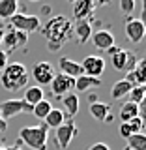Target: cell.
<instances>
[{
    "label": "cell",
    "instance_id": "6da1fadb",
    "mask_svg": "<svg viewBox=\"0 0 146 150\" xmlns=\"http://www.w3.org/2000/svg\"><path fill=\"white\" fill-rule=\"evenodd\" d=\"M39 32L47 40V49L54 53L73 38V23L66 15H54L45 23L43 28H39Z\"/></svg>",
    "mask_w": 146,
    "mask_h": 150
},
{
    "label": "cell",
    "instance_id": "7a4b0ae2",
    "mask_svg": "<svg viewBox=\"0 0 146 150\" xmlns=\"http://www.w3.org/2000/svg\"><path fill=\"white\" fill-rule=\"evenodd\" d=\"M28 69L19 62H8V66L2 69L0 73V84L6 90L13 92V90H23L28 84Z\"/></svg>",
    "mask_w": 146,
    "mask_h": 150
},
{
    "label": "cell",
    "instance_id": "3957f363",
    "mask_svg": "<svg viewBox=\"0 0 146 150\" xmlns=\"http://www.w3.org/2000/svg\"><path fill=\"white\" fill-rule=\"evenodd\" d=\"M47 137H49V128L45 124L26 126L19 131V141L34 150H47Z\"/></svg>",
    "mask_w": 146,
    "mask_h": 150
},
{
    "label": "cell",
    "instance_id": "277c9868",
    "mask_svg": "<svg viewBox=\"0 0 146 150\" xmlns=\"http://www.w3.org/2000/svg\"><path fill=\"white\" fill-rule=\"evenodd\" d=\"M32 109L34 107L25 100H4L0 103V118L8 122L9 118L21 115V112H32Z\"/></svg>",
    "mask_w": 146,
    "mask_h": 150
},
{
    "label": "cell",
    "instance_id": "5b68a950",
    "mask_svg": "<svg viewBox=\"0 0 146 150\" xmlns=\"http://www.w3.org/2000/svg\"><path fill=\"white\" fill-rule=\"evenodd\" d=\"M54 131H56V137H54L56 144L60 146V150H66L71 144V141H73L75 135H77L79 129H77V124H75L71 118H66Z\"/></svg>",
    "mask_w": 146,
    "mask_h": 150
},
{
    "label": "cell",
    "instance_id": "8992f818",
    "mask_svg": "<svg viewBox=\"0 0 146 150\" xmlns=\"http://www.w3.org/2000/svg\"><path fill=\"white\" fill-rule=\"evenodd\" d=\"M9 21H11V28L21 30V32H26V34H30V32H39V28H41L39 17H36V15L15 13V15L9 19Z\"/></svg>",
    "mask_w": 146,
    "mask_h": 150
},
{
    "label": "cell",
    "instance_id": "52a82bcc",
    "mask_svg": "<svg viewBox=\"0 0 146 150\" xmlns=\"http://www.w3.org/2000/svg\"><path fill=\"white\" fill-rule=\"evenodd\" d=\"M28 41V34L26 32H21V30H4V38H2V45H4V51L6 53H13V51L21 49L23 45H26Z\"/></svg>",
    "mask_w": 146,
    "mask_h": 150
},
{
    "label": "cell",
    "instance_id": "ba28073f",
    "mask_svg": "<svg viewBox=\"0 0 146 150\" xmlns=\"http://www.w3.org/2000/svg\"><path fill=\"white\" fill-rule=\"evenodd\" d=\"M112 60V66H114L116 69H120V71H131V69L135 68V64H137V54L131 53V51H126V49H120L116 51L114 54L111 56Z\"/></svg>",
    "mask_w": 146,
    "mask_h": 150
},
{
    "label": "cell",
    "instance_id": "9c48e42d",
    "mask_svg": "<svg viewBox=\"0 0 146 150\" xmlns=\"http://www.w3.org/2000/svg\"><path fill=\"white\" fill-rule=\"evenodd\" d=\"M54 75H56L54 68L49 62H43V60L36 62L34 68H32V77L36 79L37 86H47V84H51V81L54 79Z\"/></svg>",
    "mask_w": 146,
    "mask_h": 150
},
{
    "label": "cell",
    "instance_id": "30bf717a",
    "mask_svg": "<svg viewBox=\"0 0 146 150\" xmlns=\"http://www.w3.org/2000/svg\"><path fill=\"white\" fill-rule=\"evenodd\" d=\"M144 34H146V26H144L142 19L131 17V19L126 21V36H128V40L131 43H140Z\"/></svg>",
    "mask_w": 146,
    "mask_h": 150
},
{
    "label": "cell",
    "instance_id": "8fae6325",
    "mask_svg": "<svg viewBox=\"0 0 146 150\" xmlns=\"http://www.w3.org/2000/svg\"><path fill=\"white\" fill-rule=\"evenodd\" d=\"M75 88V79L69 77V75L58 73L54 75V79L51 81V90H53L54 96H66Z\"/></svg>",
    "mask_w": 146,
    "mask_h": 150
},
{
    "label": "cell",
    "instance_id": "7c38bea8",
    "mask_svg": "<svg viewBox=\"0 0 146 150\" xmlns=\"http://www.w3.org/2000/svg\"><path fill=\"white\" fill-rule=\"evenodd\" d=\"M81 66H83L84 75L97 77V75H101L105 71V58H101V56H97V54H88L86 58L83 60Z\"/></svg>",
    "mask_w": 146,
    "mask_h": 150
},
{
    "label": "cell",
    "instance_id": "4fadbf2b",
    "mask_svg": "<svg viewBox=\"0 0 146 150\" xmlns=\"http://www.w3.org/2000/svg\"><path fill=\"white\" fill-rule=\"evenodd\" d=\"M144 68H146V60H137L135 68L126 75V81L131 83V86H142L146 83V69Z\"/></svg>",
    "mask_w": 146,
    "mask_h": 150
},
{
    "label": "cell",
    "instance_id": "5bb4252c",
    "mask_svg": "<svg viewBox=\"0 0 146 150\" xmlns=\"http://www.w3.org/2000/svg\"><path fill=\"white\" fill-rule=\"evenodd\" d=\"M96 8H97L96 0H77V2H73V15L77 21H83V19L90 17Z\"/></svg>",
    "mask_w": 146,
    "mask_h": 150
},
{
    "label": "cell",
    "instance_id": "9a60e30c",
    "mask_svg": "<svg viewBox=\"0 0 146 150\" xmlns=\"http://www.w3.org/2000/svg\"><path fill=\"white\" fill-rule=\"evenodd\" d=\"M58 66H60V73L69 75V77H73V79H77L79 75H84L83 66L79 62H75V60H71L69 56H62V58L58 60Z\"/></svg>",
    "mask_w": 146,
    "mask_h": 150
},
{
    "label": "cell",
    "instance_id": "2e32d148",
    "mask_svg": "<svg viewBox=\"0 0 146 150\" xmlns=\"http://www.w3.org/2000/svg\"><path fill=\"white\" fill-rule=\"evenodd\" d=\"M90 38H92L94 45L101 51H107L111 45H114V36H112L109 30H97V32H94Z\"/></svg>",
    "mask_w": 146,
    "mask_h": 150
},
{
    "label": "cell",
    "instance_id": "e0dca14e",
    "mask_svg": "<svg viewBox=\"0 0 146 150\" xmlns=\"http://www.w3.org/2000/svg\"><path fill=\"white\" fill-rule=\"evenodd\" d=\"M73 34H75L77 43H86V41L90 40V36H92V26H90V23H88L86 19L77 21V23L73 25Z\"/></svg>",
    "mask_w": 146,
    "mask_h": 150
},
{
    "label": "cell",
    "instance_id": "ac0fdd59",
    "mask_svg": "<svg viewBox=\"0 0 146 150\" xmlns=\"http://www.w3.org/2000/svg\"><path fill=\"white\" fill-rule=\"evenodd\" d=\"M101 86V79L99 77H90V75H79L75 79V88L77 92H88L90 88H97Z\"/></svg>",
    "mask_w": 146,
    "mask_h": 150
},
{
    "label": "cell",
    "instance_id": "d6986e66",
    "mask_svg": "<svg viewBox=\"0 0 146 150\" xmlns=\"http://www.w3.org/2000/svg\"><path fill=\"white\" fill-rule=\"evenodd\" d=\"M62 105H64V111L69 115V118H73L79 112V96L75 92L66 94V96H62Z\"/></svg>",
    "mask_w": 146,
    "mask_h": 150
},
{
    "label": "cell",
    "instance_id": "ffe728a7",
    "mask_svg": "<svg viewBox=\"0 0 146 150\" xmlns=\"http://www.w3.org/2000/svg\"><path fill=\"white\" fill-rule=\"evenodd\" d=\"M66 120V115H64V111L62 109H51V112L43 118V124L47 126V128H53V129H56L60 124Z\"/></svg>",
    "mask_w": 146,
    "mask_h": 150
},
{
    "label": "cell",
    "instance_id": "44dd1931",
    "mask_svg": "<svg viewBox=\"0 0 146 150\" xmlns=\"http://www.w3.org/2000/svg\"><path fill=\"white\" fill-rule=\"evenodd\" d=\"M90 115L96 120H99V122L103 120V122H105L107 115H111V105H109V103H103V101L90 103Z\"/></svg>",
    "mask_w": 146,
    "mask_h": 150
},
{
    "label": "cell",
    "instance_id": "7402d4cb",
    "mask_svg": "<svg viewBox=\"0 0 146 150\" xmlns=\"http://www.w3.org/2000/svg\"><path fill=\"white\" fill-rule=\"evenodd\" d=\"M139 115H140V105L131 103V101H126L120 109V120H124V122H129L131 118H135Z\"/></svg>",
    "mask_w": 146,
    "mask_h": 150
},
{
    "label": "cell",
    "instance_id": "603a6c76",
    "mask_svg": "<svg viewBox=\"0 0 146 150\" xmlns=\"http://www.w3.org/2000/svg\"><path fill=\"white\" fill-rule=\"evenodd\" d=\"M23 100H25L26 103H30L32 107H34L36 103H39L41 100H45L41 86H37V84H34V86H26V90H25V98H23Z\"/></svg>",
    "mask_w": 146,
    "mask_h": 150
},
{
    "label": "cell",
    "instance_id": "cb8c5ba5",
    "mask_svg": "<svg viewBox=\"0 0 146 150\" xmlns=\"http://www.w3.org/2000/svg\"><path fill=\"white\" fill-rule=\"evenodd\" d=\"M19 4L17 0H0V19H11L17 13Z\"/></svg>",
    "mask_w": 146,
    "mask_h": 150
},
{
    "label": "cell",
    "instance_id": "d4e9b609",
    "mask_svg": "<svg viewBox=\"0 0 146 150\" xmlns=\"http://www.w3.org/2000/svg\"><path fill=\"white\" fill-rule=\"evenodd\" d=\"M131 83H128L126 79H122V81H116L114 84H112V88H111V96L114 98V100H120V98H126L129 94L131 90Z\"/></svg>",
    "mask_w": 146,
    "mask_h": 150
},
{
    "label": "cell",
    "instance_id": "484cf974",
    "mask_svg": "<svg viewBox=\"0 0 146 150\" xmlns=\"http://www.w3.org/2000/svg\"><path fill=\"white\" fill-rule=\"evenodd\" d=\"M126 146H129L131 150H146V135L144 133H133V135H129L128 144H126Z\"/></svg>",
    "mask_w": 146,
    "mask_h": 150
},
{
    "label": "cell",
    "instance_id": "4316f807",
    "mask_svg": "<svg viewBox=\"0 0 146 150\" xmlns=\"http://www.w3.org/2000/svg\"><path fill=\"white\" fill-rule=\"evenodd\" d=\"M51 109H53V105H51V101H47V100H41L39 103H36L34 105V109H32V115L36 116V118H39V120H43L47 115L51 112Z\"/></svg>",
    "mask_w": 146,
    "mask_h": 150
},
{
    "label": "cell",
    "instance_id": "83f0119b",
    "mask_svg": "<svg viewBox=\"0 0 146 150\" xmlns=\"http://www.w3.org/2000/svg\"><path fill=\"white\" fill-rule=\"evenodd\" d=\"M129 101L131 103H137V105H142V101H144V98H146V86L142 84V86H133L129 90Z\"/></svg>",
    "mask_w": 146,
    "mask_h": 150
},
{
    "label": "cell",
    "instance_id": "f1b7e54d",
    "mask_svg": "<svg viewBox=\"0 0 146 150\" xmlns=\"http://www.w3.org/2000/svg\"><path fill=\"white\" fill-rule=\"evenodd\" d=\"M129 128H131V133H144V120L142 116H135V118H131L129 122Z\"/></svg>",
    "mask_w": 146,
    "mask_h": 150
},
{
    "label": "cell",
    "instance_id": "f546056e",
    "mask_svg": "<svg viewBox=\"0 0 146 150\" xmlns=\"http://www.w3.org/2000/svg\"><path fill=\"white\" fill-rule=\"evenodd\" d=\"M135 2L137 0H120V9L124 13H128V15H131L133 9H135Z\"/></svg>",
    "mask_w": 146,
    "mask_h": 150
},
{
    "label": "cell",
    "instance_id": "4dcf8cb0",
    "mask_svg": "<svg viewBox=\"0 0 146 150\" xmlns=\"http://www.w3.org/2000/svg\"><path fill=\"white\" fill-rule=\"evenodd\" d=\"M129 135H133V133H131V128H129V124H128V122H122V124H120V137H124V139H129Z\"/></svg>",
    "mask_w": 146,
    "mask_h": 150
},
{
    "label": "cell",
    "instance_id": "1f68e13d",
    "mask_svg": "<svg viewBox=\"0 0 146 150\" xmlns=\"http://www.w3.org/2000/svg\"><path fill=\"white\" fill-rule=\"evenodd\" d=\"M8 62H9V60H8V53L4 49H0V73H2V69L8 66Z\"/></svg>",
    "mask_w": 146,
    "mask_h": 150
},
{
    "label": "cell",
    "instance_id": "d6a6232c",
    "mask_svg": "<svg viewBox=\"0 0 146 150\" xmlns=\"http://www.w3.org/2000/svg\"><path fill=\"white\" fill-rule=\"evenodd\" d=\"M88 150H111V148H109V144H105V143H96V144H92Z\"/></svg>",
    "mask_w": 146,
    "mask_h": 150
},
{
    "label": "cell",
    "instance_id": "836d02e7",
    "mask_svg": "<svg viewBox=\"0 0 146 150\" xmlns=\"http://www.w3.org/2000/svg\"><path fill=\"white\" fill-rule=\"evenodd\" d=\"M118 49H120L118 45H111L109 49H107V54H109V56H112V54H114V53H116V51H118Z\"/></svg>",
    "mask_w": 146,
    "mask_h": 150
},
{
    "label": "cell",
    "instance_id": "e575fe53",
    "mask_svg": "<svg viewBox=\"0 0 146 150\" xmlns=\"http://www.w3.org/2000/svg\"><path fill=\"white\" fill-rule=\"evenodd\" d=\"M6 129H8V122L0 118V133H2V131H6Z\"/></svg>",
    "mask_w": 146,
    "mask_h": 150
},
{
    "label": "cell",
    "instance_id": "d590c367",
    "mask_svg": "<svg viewBox=\"0 0 146 150\" xmlns=\"http://www.w3.org/2000/svg\"><path fill=\"white\" fill-rule=\"evenodd\" d=\"M96 2H97V6H107L111 0H96Z\"/></svg>",
    "mask_w": 146,
    "mask_h": 150
},
{
    "label": "cell",
    "instance_id": "8d00e7d4",
    "mask_svg": "<svg viewBox=\"0 0 146 150\" xmlns=\"http://www.w3.org/2000/svg\"><path fill=\"white\" fill-rule=\"evenodd\" d=\"M97 101V96L96 94H90V103H96Z\"/></svg>",
    "mask_w": 146,
    "mask_h": 150
},
{
    "label": "cell",
    "instance_id": "74e56055",
    "mask_svg": "<svg viewBox=\"0 0 146 150\" xmlns=\"http://www.w3.org/2000/svg\"><path fill=\"white\" fill-rule=\"evenodd\" d=\"M2 38H4V28H0V47H2Z\"/></svg>",
    "mask_w": 146,
    "mask_h": 150
},
{
    "label": "cell",
    "instance_id": "f35d334b",
    "mask_svg": "<svg viewBox=\"0 0 146 150\" xmlns=\"http://www.w3.org/2000/svg\"><path fill=\"white\" fill-rule=\"evenodd\" d=\"M0 150H11V146H0Z\"/></svg>",
    "mask_w": 146,
    "mask_h": 150
},
{
    "label": "cell",
    "instance_id": "ab89813d",
    "mask_svg": "<svg viewBox=\"0 0 146 150\" xmlns=\"http://www.w3.org/2000/svg\"><path fill=\"white\" fill-rule=\"evenodd\" d=\"M0 28H4V21H2V19H0Z\"/></svg>",
    "mask_w": 146,
    "mask_h": 150
},
{
    "label": "cell",
    "instance_id": "60d3db41",
    "mask_svg": "<svg viewBox=\"0 0 146 150\" xmlns=\"http://www.w3.org/2000/svg\"><path fill=\"white\" fill-rule=\"evenodd\" d=\"M11 150H21V148H19V146H11Z\"/></svg>",
    "mask_w": 146,
    "mask_h": 150
},
{
    "label": "cell",
    "instance_id": "b9f144b4",
    "mask_svg": "<svg viewBox=\"0 0 146 150\" xmlns=\"http://www.w3.org/2000/svg\"><path fill=\"white\" fill-rule=\"evenodd\" d=\"M68 2H69V4H73V2H77V0H68Z\"/></svg>",
    "mask_w": 146,
    "mask_h": 150
},
{
    "label": "cell",
    "instance_id": "7bdbcfd3",
    "mask_svg": "<svg viewBox=\"0 0 146 150\" xmlns=\"http://www.w3.org/2000/svg\"><path fill=\"white\" fill-rule=\"evenodd\" d=\"M124 150H131V148H129V146H124Z\"/></svg>",
    "mask_w": 146,
    "mask_h": 150
},
{
    "label": "cell",
    "instance_id": "ee69618b",
    "mask_svg": "<svg viewBox=\"0 0 146 150\" xmlns=\"http://www.w3.org/2000/svg\"><path fill=\"white\" fill-rule=\"evenodd\" d=\"M30 2H39V0H30Z\"/></svg>",
    "mask_w": 146,
    "mask_h": 150
}]
</instances>
